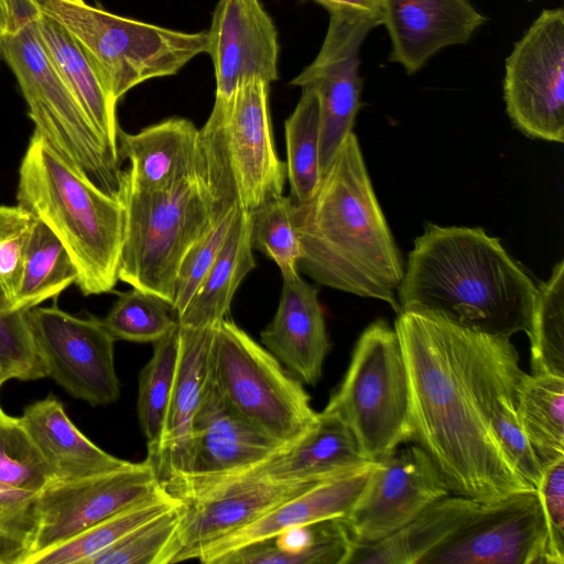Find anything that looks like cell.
I'll return each mask as SVG.
<instances>
[{"mask_svg":"<svg viewBox=\"0 0 564 564\" xmlns=\"http://www.w3.org/2000/svg\"><path fill=\"white\" fill-rule=\"evenodd\" d=\"M39 522V495L0 484V564H25Z\"/></svg>","mask_w":564,"mask_h":564,"instance_id":"cell-43","label":"cell"},{"mask_svg":"<svg viewBox=\"0 0 564 564\" xmlns=\"http://www.w3.org/2000/svg\"><path fill=\"white\" fill-rule=\"evenodd\" d=\"M26 318L47 377L91 406L119 399L116 339L100 318L76 317L57 306L32 307L26 311Z\"/></svg>","mask_w":564,"mask_h":564,"instance_id":"cell-12","label":"cell"},{"mask_svg":"<svg viewBox=\"0 0 564 564\" xmlns=\"http://www.w3.org/2000/svg\"><path fill=\"white\" fill-rule=\"evenodd\" d=\"M0 52L17 78L34 131L77 172L118 196L120 163L55 72L36 33L32 0L15 28L0 39Z\"/></svg>","mask_w":564,"mask_h":564,"instance_id":"cell-8","label":"cell"},{"mask_svg":"<svg viewBox=\"0 0 564 564\" xmlns=\"http://www.w3.org/2000/svg\"><path fill=\"white\" fill-rule=\"evenodd\" d=\"M61 1L70 2V3H82V2H84V0H61Z\"/></svg>","mask_w":564,"mask_h":564,"instance_id":"cell-49","label":"cell"},{"mask_svg":"<svg viewBox=\"0 0 564 564\" xmlns=\"http://www.w3.org/2000/svg\"><path fill=\"white\" fill-rule=\"evenodd\" d=\"M375 465L376 463L357 473L315 485L252 523L208 545L197 560L204 564H216L225 554L271 539L286 529L332 518H345L364 491Z\"/></svg>","mask_w":564,"mask_h":564,"instance_id":"cell-26","label":"cell"},{"mask_svg":"<svg viewBox=\"0 0 564 564\" xmlns=\"http://www.w3.org/2000/svg\"><path fill=\"white\" fill-rule=\"evenodd\" d=\"M535 489L546 525L549 564H564V458L543 469Z\"/></svg>","mask_w":564,"mask_h":564,"instance_id":"cell-46","label":"cell"},{"mask_svg":"<svg viewBox=\"0 0 564 564\" xmlns=\"http://www.w3.org/2000/svg\"><path fill=\"white\" fill-rule=\"evenodd\" d=\"M101 322L116 340L152 344L178 324L167 302L133 288L119 294Z\"/></svg>","mask_w":564,"mask_h":564,"instance_id":"cell-40","label":"cell"},{"mask_svg":"<svg viewBox=\"0 0 564 564\" xmlns=\"http://www.w3.org/2000/svg\"><path fill=\"white\" fill-rule=\"evenodd\" d=\"M352 545L344 519L332 518L239 547L216 564H346Z\"/></svg>","mask_w":564,"mask_h":564,"instance_id":"cell-30","label":"cell"},{"mask_svg":"<svg viewBox=\"0 0 564 564\" xmlns=\"http://www.w3.org/2000/svg\"><path fill=\"white\" fill-rule=\"evenodd\" d=\"M329 15L317 56L291 80V85L312 88L318 96L322 173L352 132L362 88L360 47L370 31L381 25L368 18Z\"/></svg>","mask_w":564,"mask_h":564,"instance_id":"cell-16","label":"cell"},{"mask_svg":"<svg viewBox=\"0 0 564 564\" xmlns=\"http://www.w3.org/2000/svg\"><path fill=\"white\" fill-rule=\"evenodd\" d=\"M216 98L228 97L241 83L279 79L276 28L260 0H219L207 31V51Z\"/></svg>","mask_w":564,"mask_h":564,"instance_id":"cell-20","label":"cell"},{"mask_svg":"<svg viewBox=\"0 0 564 564\" xmlns=\"http://www.w3.org/2000/svg\"><path fill=\"white\" fill-rule=\"evenodd\" d=\"M34 223L35 217L21 206L0 205V290L7 296L10 308Z\"/></svg>","mask_w":564,"mask_h":564,"instance_id":"cell-45","label":"cell"},{"mask_svg":"<svg viewBox=\"0 0 564 564\" xmlns=\"http://www.w3.org/2000/svg\"><path fill=\"white\" fill-rule=\"evenodd\" d=\"M323 412L346 423L371 463L412 441L409 377L394 327L377 319L361 333Z\"/></svg>","mask_w":564,"mask_h":564,"instance_id":"cell-9","label":"cell"},{"mask_svg":"<svg viewBox=\"0 0 564 564\" xmlns=\"http://www.w3.org/2000/svg\"><path fill=\"white\" fill-rule=\"evenodd\" d=\"M294 220L302 247L299 271L322 285L381 300L400 314L404 264L354 132L314 195L295 204Z\"/></svg>","mask_w":564,"mask_h":564,"instance_id":"cell-3","label":"cell"},{"mask_svg":"<svg viewBox=\"0 0 564 564\" xmlns=\"http://www.w3.org/2000/svg\"><path fill=\"white\" fill-rule=\"evenodd\" d=\"M198 134L193 121L181 117L162 120L137 133L120 129L119 156L130 163L121 171L122 176L138 191L154 192L202 173Z\"/></svg>","mask_w":564,"mask_h":564,"instance_id":"cell-25","label":"cell"},{"mask_svg":"<svg viewBox=\"0 0 564 564\" xmlns=\"http://www.w3.org/2000/svg\"><path fill=\"white\" fill-rule=\"evenodd\" d=\"M507 113L525 135L564 141V10L544 9L506 59Z\"/></svg>","mask_w":564,"mask_h":564,"instance_id":"cell-11","label":"cell"},{"mask_svg":"<svg viewBox=\"0 0 564 564\" xmlns=\"http://www.w3.org/2000/svg\"><path fill=\"white\" fill-rule=\"evenodd\" d=\"M282 447L234 410L207 376L193 424L189 471L162 487L177 499L186 490L243 473Z\"/></svg>","mask_w":564,"mask_h":564,"instance_id":"cell-19","label":"cell"},{"mask_svg":"<svg viewBox=\"0 0 564 564\" xmlns=\"http://www.w3.org/2000/svg\"><path fill=\"white\" fill-rule=\"evenodd\" d=\"M208 376L234 410L283 446L316 420L303 382L228 317L214 326Z\"/></svg>","mask_w":564,"mask_h":564,"instance_id":"cell-10","label":"cell"},{"mask_svg":"<svg viewBox=\"0 0 564 564\" xmlns=\"http://www.w3.org/2000/svg\"><path fill=\"white\" fill-rule=\"evenodd\" d=\"M317 484L234 480L183 500L177 528L163 549L158 564L197 560L208 545L252 523Z\"/></svg>","mask_w":564,"mask_h":564,"instance_id":"cell-18","label":"cell"},{"mask_svg":"<svg viewBox=\"0 0 564 564\" xmlns=\"http://www.w3.org/2000/svg\"><path fill=\"white\" fill-rule=\"evenodd\" d=\"M34 24L55 72L75 97L110 154L121 163L118 152V134L121 128L116 112L118 101L109 93L77 41L63 25L41 12L35 4Z\"/></svg>","mask_w":564,"mask_h":564,"instance_id":"cell-27","label":"cell"},{"mask_svg":"<svg viewBox=\"0 0 564 564\" xmlns=\"http://www.w3.org/2000/svg\"><path fill=\"white\" fill-rule=\"evenodd\" d=\"M77 278L75 263L63 243L43 221L35 218L11 310L28 311L56 297L76 283Z\"/></svg>","mask_w":564,"mask_h":564,"instance_id":"cell-33","label":"cell"},{"mask_svg":"<svg viewBox=\"0 0 564 564\" xmlns=\"http://www.w3.org/2000/svg\"><path fill=\"white\" fill-rule=\"evenodd\" d=\"M522 432L542 469L564 458V378L523 373L517 388Z\"/></svg>","mask_w":564,"mask_h":564,"instance_id":"cell-32","label":"cell"},{"mask_svg":"<svg viewBox=\"0 0 564 564\" xmlns=\"http://www.w3.org/2000/svg\"><path fill=\"white\" fill-rule=\"evenodd\" d=\"M301 89L300 100L284 122L286 178L290 197L295 204L307 202L316 192L323 176L318 96L312 88Z\"/></svg>","mask_w":564,"mask_h":564,"instance_id":"cell-35","label":"cell"},{"mask_svg":"<svg viewBox=\"0 0 564 564\" xmlns=\"http://www.w3.org/2000/svg\"><path fill=\"white\" fill-rule=\"evenodd\" d=\"M485 22L468 0H382L389 59L410 75L441 50L467 43Z\"/></svg>","mask_w":564,"mask_h":564,"instance_id":"cell-22","label":"cell"},{"mask_svg":"<svg viewBox=\"0 0 564 564\" xmlns=\"http://www.w3.org/2000/svg\"><path fill=\"white\" fill-rule=\"evenodd\" d=\"M239 210V206H230L215 212L205 232L183 257L176 274L172 304L177 318L184 313L214 264Z\"/></svg>","mask_w":564,"mask_h":564,"instance_id":"cell-41","label":"cell"},{"mask_svg":"<svg viewBox=\"0 0 564 564\" xmlns=\"http://www.w3.org/2000/svg\"><path fill=\"white\" fill-rule=\"evenodd\" d=\"M162 487L115 516L87 529L73 539L31 557L26 564H87L143 522L178 505Z\"/></svg>","mask_w":564,"mask_h":564,"instance_id":"cell-34","label":"cell"},{"mask_svg":"<svg viewBox=\"0 0 564 564\" xmlns=\"http://www.w3.org/2000/svg\"><path fill=\"white\" fill-rule=\"evenodd\" d=\"M180 352V326L153 343V354L139 375L138 417L148 452L156 446L174 388Z\"/></svg>","mask_w":564,"mask_h":564,"instance_id":"cell-37","label":"cell"},{"mask_svg":"<svg viewBox=\"0 0 564 564\" xmlns=\"http://www.w3.org/2000/svg\"><path fill=\"white\" fill-rule=\"evenodd\" d=\"M262 345L305 384H316L330 343L318 289L300 273L283 279L278 308L260 333Z\"/></svg>","mask_w":564,"mask_h":564,"instance_id":"cell-24","label":"cell"},{"mask_svg":"<svg viewBox=\"0 0 564 564\" xmlns=\"http://www.w3.org/2000/svg\"><path fill=\"white\" fill-rule=\"evenodd\" d=\"M254 268L250 213L240 208L214 264L184 313L177 318L178 325L206 328L227 318L236 291Z\"/></svg>","mask_w":564,"mask_h":564,"instance_id":"cell-31","label":"cell"},{"mask_svg":"<svg viewBox=\"0 0 564 564\" xmlns=\"http://www.w3.org/2000/svg\"><path fill=\"white\" fill-rule=\"evenodd\" d=\"M0 56H1V52H0Z\"/></svg>","mask_w":564,"mask_h":564,"instance_id":"cell-50","label":"cell"},{"mask_svg":"<svg viewBox=\"0 0 564 564\" xmlns=\"http://www.w3.org/2000/svg\"><path fill=\"white\" fill-rule=\"evenodd\" d=\"M269 94L263 80L241 83L228 97H215L199 129L200 174L215 212H251L283 195L286 165L273 141Z\"/></svg>","mask_w":564,"mask_h":564,"instance_id":"cell-5","label":"cell"},{"mask_svg":"<svg viewBox=\"0 0 564 564\" xmlns=\"http://www.w3.org/2000/svg\"><path fill=\"white\" fill-rule=\"evenodd\" d=\"M479 503L480 501L449 494L433 502L390 536L371 544H354L346 564H420Z\"/></svg>","mask_w":564,"mask_h":564,"instance_id":"cell-29","label":"cell"},{"mask_svg":"<svg viewBox=\"0 0 564 564\" xmlns=\"http://www.w3.org/2000/svg\"><path fill=\"white\" fill-rule=\"evenodd\" d=\"M538 286L481 228L426 224L398 289L400 313L511 338L530 332Z\"/></svg>","mask_w":564,"mask_h":564,"instance_id":"cell-2","label":"cell"},{"mask_svg":"<svg viewBox=\"0 0 564 564\" xmlns=\"http://www.w3.org/2000/svg\"><path fill=\"white\" fill-rule=\"evenodd\" d=\"M33 2L77 41L117 101L143 82L177 74L207 51V31H176L85 2Z\"/></svg>","mask_w":564,"mask_h":564,"instance_id":"cell-7","label":"cell"},{"mask_svg":"<svg viewBox=\"0 0 564 564\" xmlns=\"http://www.w3.org/2000/svg\"><path fill=\"white\" fill-rule=\"evenodd\" d=\"M449 494L430 456L414 444L376 463L364 491L343 519L354 544H371Z\"/></svg>","mask_w":564,"mask_h":564,"instance_id":"cell-14","label":"cell"},{"mask_svg":"<svg viewBox=\"0 0 564 564\" xmlns=\"http://www.w3.org/2000/svg\"><path fill=\"white\" fill-rule=\"evenodd\" d=\"M329 14L360 17L377 20L382 25V0H313Z\"/></svg>","mask_w":564,"mask_h":564,"instance_id":"cell-47","label":"cell"},{"mask_svg":"<svg viewBox=\"0 0 564 564\" xmlns=\"http://www.w3.org/2000/svg\"><path fill=\"white\" fill-rule=\"evenodd\" d=\"M29 8L30 0H0V39L15 28Z\"/></svg>","mask_w":564,"mask_h":564,"instance_id":"cell-48","label":"cell"},{"mask_svg":"<svg viewBox=\"0 0 564 564\" xmlns=\"http://www.w3.org/2000/svg\"><path fill=\"white\" fill-rule=\"evenodd\" d=\"M17 200L63 243L84 295L115 289L123 240L122 203L77 172L36 131L21 161Z\"/></svg>","mask_w":564,"mask_h":564,"instance_id":"cell-4","label":"cell"},{"mask_svg":"<svg viewBox=\"0 0 564 564\" xmlns=\"http://www.w3.org/2000/svg\"><path fill=\"white\" fill-rule=\"evenodd\" d=\"M123 240L118 279L171 306L178 267L215 213L202 174L154 192L133 188L120 173Z\"/></svg>","mask_w":564,"mask_h":564,"instance_id":"cell-6","label":"cell"},{"mask_svg":"<svg viewBox=\"0 0 564 564\" xmlns=\"http://www.w3.org/2000/svg\"><path fill=\"white\" fill-rule=\"evenodd\" d=\"M178 505L143 522L118 542L91 557L87 564H158L175 532L182 512Z\"/></svg>","mask_w":564,"mask_h":564,"instance_id":"cell-44","label":"cell"},{"mask_svg":"<svg viewBox=\"0 0 564 564\" xmlns=\"http://www.w3.org/2000/svg\"><path fill=\"white\" fill-rule=\"evenodd\" d=\"M369 462L344 421L325 412H317L312 426L297 440L273 455L235 476L198 486L182 492L185 500L207 488L247 479L275 482H321L362 470Z\"/></svg>","mask_w":564,"mask_h":564,"instance_id":"cell-21","label":"cell"},{"mask_svg":"<svg viewBox=\"0 0 564 564\" xmlns=\"http://www.w3.org/2000/svg\"><path fill=\"white\" fill-rule=\"evenodd\" d=\"M45 377L46 366L32 337L26 311H12L0 290V388L11 379Z\"/></svg>","mask_w":564,"mask_h":564,"instance_id":"cell-42","label":"cell"},{"mask_svg":"<svg viewBox=\"0 0 564 564\" xmlns=\"http://www.w3.org/2000/svg\"><path fill=\"white\" fill-rule=\"evenodd\" d=\"M20 420L53 470L55 480L93 477L131 464L108 454L87 438L54 395L26 406Z\"/></svg>","mask_w":564,"mask_h":564,"instance_id":"cell-28","label":"cell"},{"mask_svg":"<svg viewBox=\"0 0 564 564\" xmlns=\"http://www.w3.org/2000/svg\"><path fill=\"white\" fill-rule=\"evenodd\" d=\"M160 487L147 459L93 477L54 480L39 494L40 522L26 562L135 505Z\"/></svg>","mask_w":564,"mask_h":564,"instance_id":"cell-15","label":"cell"},{"mask_svg":"<svg viewBox=\"0 0 564 564\" xmlns=\"http://www.w3.org/2000/svg\"><path fill=\"white\" fill-rule=\"evenodd\" d=\"M531 373L564 378V261L538 286L528 334Z\"/></svg>","mask_w":564,"mask_h":564,"instance_id":"cell-36","label":"cell"},{"mask_svg":"<svg viewBox=\"0 0 564 564\" xmlns=\"http://www.w3.org/2000/svg\"><path fill=\"white\" fill-rule=\"evenodd\" d=\"M55 476L20 417L0 406V484L39 495Z\"/></svg>","mask_w":564,"mask_h":564,"instance_id":"cell-39","label":"cell"},{"mask_svg":"<svg viewBox=\"0 0 564 564\" xmlns=\"http://www.w3.org/2000/svg\"><path fill=\"white\" fill-rule=\"evenodd\" d=\"M420 564H549L536 489L484 503Z\"/></svg>","mask_w":564,"mask_h":564,"instance_id":"cell-13","label":"cell"},{"mask_svg":"<svg viewBox=\"0 0 564 564\" xmlns=\"http://www.w3.org/2000/svg\"><path fill=\"white\" fill-rule=\"evenodd\" d=\"M523 373L510 338L468 329L467 380L476 409L513 469L535 489L543 469L517 412V388Z\"/></svg>","mask_w":564,"mask_h":564,"instance_id":"cell-17","label":"cell"},{"mask_svg":"<svg viewBox=\"0 0 564 564\" xmlns=\"http://www.w3.org/2000/svg\"><path fill=\"white\" fill-rule=\"evenodd\" d=\"M394 329L409 377L412 441L451 492L490 503L533 489L476 409L467 380L468 329L412 312L398 314Z\"/></svg>","mask_w":564,"mask_h":564,"instance_id":"cell-1","label":"cell"},{"mask_svg":"<svg viewBox=\"0 0 564 564\" xmlns=\"http://www.w3.org/2000/svg\"><path fill=\"white\" fill-rule=\"evenodd\" d=\"M294 207L293 199L282 195L249 212L251 246L278 265L282 279L300 273L302 247Z\"/></svg>","mask_w":564,"mask_h":564,"instance_id":"cell-38","label":"cell"},{"mask_svg":"<svg viewBox=\"0 0 564 564\" xmlns=\"http://www.w3.org/2000/svg\"><path fill=\"white\" fill-rule=\"evenodd\" d=\"M180 326V352L174 388L159 442L148 452L161 485L189 471L193 424L208 376L209 348L214 327Z\"/></svg>","mask_w":564,"mask_h":564,"instance_id":"cell-23","label":"cell"}]
</instances>
